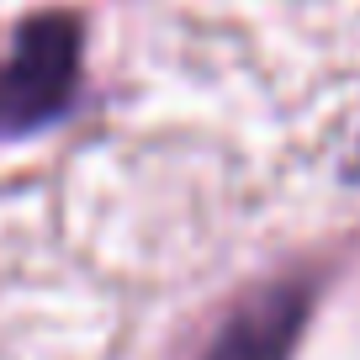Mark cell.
<instances>
[{"label":"cell","instance_id":"obj_1","mask_svg":"<svg viewBox=\"0 0 360 360\" xmlns=\"http://www.w3.org/2000/svg\"><path fill=\"white\" fill-rule=\"evenodd\" d=\"M79 27L69 16H37L16 32V53L0 64V138L53 122L75 96Z\"/></svg>","mask_w":360,"mask_h":360},{"label":"cell","instance_id":"obj_2","mask_svg":"<svg viewBox=\"0 0 360 360\" xmlns=\"http://www.w3.org/2000/svg\"><path fill=\"white\" fill-rule=\"evenodd\" d=\"M307 307H313V292L302 281L265 286L223 323L207 360H292L302 323H307Z\"/></svg>","mask_w":360,"mask_h":360}]
</instances>
